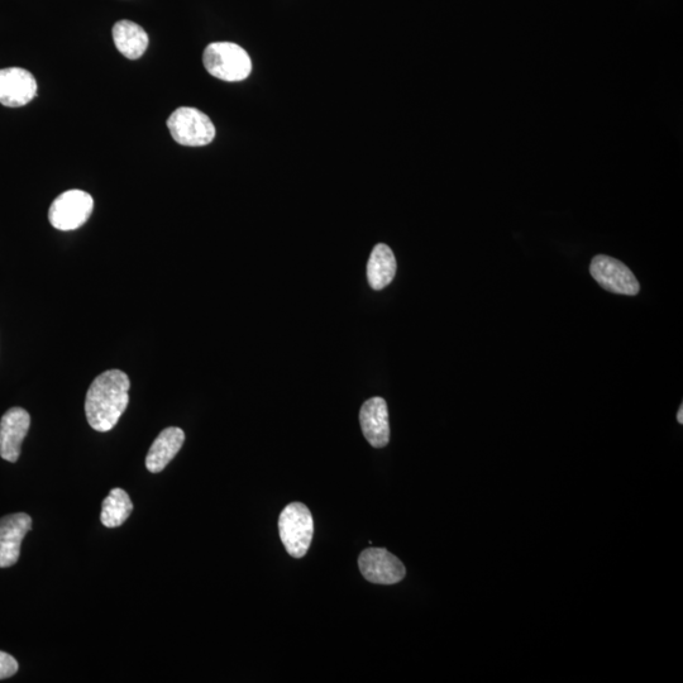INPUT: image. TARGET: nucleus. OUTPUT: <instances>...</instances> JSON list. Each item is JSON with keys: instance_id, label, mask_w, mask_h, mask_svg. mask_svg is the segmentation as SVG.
<instances>
[{"instance_id": "1a4fd4ad", "label": "nucleus", "mask_w": 683, "mask_h": 683, "mask_svg": "<svg viewBox=\"0 0 683 683\" xmlns=\"http://www.w3.org/2000/svg\"><path fill=\"white\" fill-rule=\"evenodd\" d=\"M37 95V81L21 68L0 70V104L9 108L25 107Z\"/></svg>"}, {"instance_id": "423d86ee", "label": "nucleus", "mask_w": 683, "mask_h": 683, "mask_svg": "<svg viewBox=\"0 0 683 683\" xmlns=\"http://www.w3.org/2000/svg\"><path fill=\"white\" fill-rule=\"evenodd\" d=\"M358 567L367 581L377 585H395L407 575L403 562L385 548L366 549L358 558Z\"/></svg>"}, {"instance_id": "f03ea898", "label": "nucleus", "mask_w": 683, "mask_h": 683, "mask_svg": "<svg viewBox=\"0 0 683 683\" xmlns=\"http://www.w3.org/2000/svg\"><path fill=\"white\" fill-rule=\"evenodd\" d=\"M203 64L214 78L229 83L246 80L252 73L250 55L232 42H214L208 45L204 50Z\"/></svg>"}, {"instance_id": "ddd939ff", "label": "nucleus", "mask_w": 683, "mask_h": 683, "mask_svg": "<svg viewBox=\"0 0 683 683\" xmlns=\"http://www.w3.org/2000/svg\"><path fill=\"white\" fill-rule=\"evenodd\" d=\"M113 40L117 50L130 60L140 59L150 44L147 32L131 21H119L114 25Z\"/></svg>"}, {"instance_id": "f3484780", "label": "nucleus", "mask_w": 683, "mask_h": 683, "mask_svg": "<svg viewBox=\"0 0 683 683\" xmlns=\"http://www.w3.org/2000/svg\"><path fill=\"white\" fill-rule=\"evenodd\" d=\"M677 420H678V423L683 424V405H681L680 410H678Z\"/></svg>"}, {"instance_id": "f257e3e1", "label": "nucleus", "mask_w": 683, "mask_h": 683, "mask_svg": "<svg viewBox=\"0 0 683 683\" xmlns=\"http://www.w3.org/2000/svg\"><path fill=\"white\" fill-rule=\"evenodd\" d=\"M130 377L119 370H109L93 381L85 399V414L90 427L97 432H109L130 401Z\"/></svg>"}, {"instance_id": "7ed1b4c3", "label": "nucleus", "mask_w": 683, "mask_h": 683, "mask_svg": "<svg viewBox=\"0 0 683 683\" xmlns=\"http://www.w3.org/2000/svg\"><path fill=\"white\" fill-rule=\"evenodd\" d=\"M281 542L294 558H303L313 541L314 520L312 513L302 503H293L281 511L279 518Z\"/></svg>"}, {"instance_id": "2eb2a0df", "label": "nucleus", "mask_w": 683, "mask_h": 683, "mask_svg": "<svg viewBox=\"0 0 683 683\" xmlns=\"http://www.w3.org/2000/svg\"><path fill=\"white\" fill-rule=\"evenodd\" d=\"M133 511L130 496L122 489H113L104 499L100 520L104 527L117 528L126 522Z\"/></svg>"}, {"instance_id": "f8f14e48", "label": "nucleus", "mask_w": 683, "mask_h": 683, "mask_svg": "<svg viewBox=\"0 0 683 683\" xmlns=\"http://www.w3.org/2000/svg\"><path fill=\"white\" fill-rule=\"evenodd\" d=\"M185 442V433L178 427L164 429L152 443L146 457L147 470L159 474L178 455Z\"/></svg>"}, {"instance_id": "6e6552de", "label": "nucleus", "mask_w": 683, "mask_h": 683, "mask_svg": "<svg viewBox=\"0 0 683 683\" xmlns=\"http://www.w3.org/2000/svg\"><path fill=\"white\" fill-rule=\"evenodd\" d=\"M31 417L25 409L12 408L0 420V457L17 462L22 443L30 431Z\"/></svg>"}, {"instance_id": "9b49d317", "label": "nucleus", "mask_w": 683, "mask_h": 683, "mask_svg": "<svg viewBox=\"0 0 683 683\" xmlns=\"http://www.w3.org/2000/svg\"><path fill=\"white\" fill-rule=\"evenodd\" d=\"M362 432L375 448H384L390 442L388 404L382 398H372L362 405L360 412Z\"/></svg>"}, {"instance_id": "0eeeda50", "label": "nucleus", "mask_w": 683, "mask_h": 683, "mask_svg": "<svg viewBox=\"0 0 683 683\" xmlns=\"http://www.w3.org/2000/svg\"><path fill=\"white\" fill-rule=\"evenodd\" d=\"M590 272L597 284L610 293L630 296L639 294L637 277L622 261L605 255L596 256L591 261Z\"/></svg>"}, {"instance_id": "dca6fc26", "label": "nucleus", "mask_w": 683, "mask_h": 683, "mask_svg": "<svg viewBox=\"0 0 683 683\" xmlns=\"http://www.w3.org/2000/svg\"><path fill=\"white\" fill-rule=\"evenodd\" d=\"M18 672V662L11 654L0 652V680L9 678Z\"/></svg>"}, {"instance_id": "20e7f679", "label": "nucleus", "mask_w": 683, "mask_h": 683, "mask_svg": "<svg viewBox=\"0 0 683 683\" xmlns=\"http://www.w3.org/2000/svg\"><path fill=\"white\" fill-rule=\"evenodd\" d=\"M167 127L174 140L183 146H207L216 137V127L207 114L191 107L176 109L167 119Z\"/></svg>"}, {"instance_id": "39448f33", "label": "nucleus", "mask_w": 683, "mask_h": 683, "mask_svg": "<svg viewBox=\"0 0 683 683\" xmlns=\"http://www.w3.org/2000/svg\"><path fill=\"white\" fill-rule=\"evenodd\" d=\"M93 209L94 200L87 191H65L51 204L50 223L59 231H75L88 222Z\"/></svg>"}, {"instance_id": "9d476101", "label": "nucleus", "mask_w": 683, "mask_h": 683, "mask_svg": "<svg viewBox=\"0 0 683 683\" xmlns=\"http://www.w3.org/2000/svg\"><path fill=\"white\" fill-rule=\"evenodd\" d=\"M31 529L32 519L25 513L11 514L0 519V568L16 565L23 539Z\"/></svg>"}, {"instance_id": "4468645a", "label": "nucleus", "mask_w": 683, "mask_h": 683, "mask_svg": "<svg viewBox=\"0 0 683 683\" xmlns=\"http://www.w3.org/2000/svg\"><path fill=\"white\" fill-rule=\"evenodd\" d=\"M394 252L385 243H379L372 250L367 262V280L372 289L379 291L393 283L396 275Z\"/></svg>"}]
</instances>
